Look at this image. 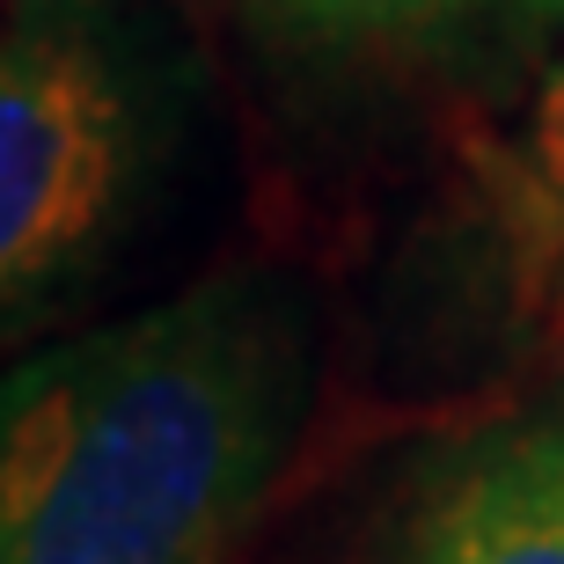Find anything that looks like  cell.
Wrapping results in <instances>:
<instances>
[{
  "instance_id": "obj_1",
  "label": "cell",
  "mask_w": 564,
  "mask_h": 564,
  "mask_svg": "<svg viewBox=\"0 0 564 564\" xmlns=\"http://www.w3.org/2000/svg\"><path fill=\"white\" fill-rule=\"evenodd\" d=\"M315 411V293L228 264L0 375V564H242Z\"/></svg>"
},
{
  "instance_id": "obj_2",
  "label": "cell",
  "mask_w": 564,
  "mask_h": 564,
  "mask_svg": "<svg viewBox=\"0 0 564 564\" xmlns=\"http://www.w3.org/2000/svg\"><path fill=\"white\" fill-rule=\"evenodd\" d=\"M191 44L154 0H0V345L126 257L191 140Z\"/></svg>"
},
{
  "instance_id": "obj_3",
  "label": "cell",
  "mask_w": 564,
  "mask_h": 564,
  "mask_svg": "<svg viewBox=\"0 0 564 564\" xmlns=\"http://www.w3.org/2000/svg\"><path fill=\"white\" fill-rule=\"evenodd\" d=\"M345 564H564V367L411 440L359 491Z\"/></svg>"
},
{
  "instance_id": "obj_4",
  "label": "cell",
  "mask_w": 564,
  "mask_h": 564,
  "mask_svg": "<svg viewBox=\"0 0 564 564\" xmlns=\"http://www.w3.org/2000/svg\"><path fill=\"white\" fill-rule=\"evenodd\" d=\"M264 66L337 104H506L564 44V0H220Z\"/></svg>"
},
{
  "instance_id": "obj_5",
  "label": "cell",
  "mask_w": 564,
  "mask_h": 564,
  "mask_svg": "<svg viewBox=\"0 0 564 564\" xmlns=\"http://www.w3.org/2000/svg\"><path fill=\"white\" fill-rule=\"evenodd\" d=\"M491 206L535 264L564 257V44L528 82L521 118L491 147Z\"/></svg>"
}]
</instances>
